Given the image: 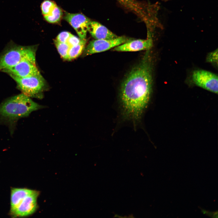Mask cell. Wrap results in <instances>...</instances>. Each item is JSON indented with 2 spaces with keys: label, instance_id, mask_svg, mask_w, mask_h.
<instances>
[{
  "label": "cell",
  "instance_id": "cell-1",
  "mask_svg": "<svg viewBox=\"0 0 218 218\" xmlns=\"http://www.w3.org/2000/svg\"><path fill=\"white\" fill-rule=\"evenodd\" d=\"M152 65L150 50L129 73L123 82L120 97L126 116L140 118L150 99L152 85Z\"/></svg>",
  "mask_w": 218,
  "mask_h": 218
},
{
  "label": "cell",
  "instance_id": "cell-2",
  "mask_svg": "<svg viewBox=\"0 0 218 218\" xmlns=\"http://www.w3.org/2000/svg\"><path fill=\"white\" fill-rule=\"evenodd\" d=\"M42 107L22 93L9 97L0 104V124L7 126L12 135L20 119Z\"/></svg>",
  "mask_w": 218,
  "mask_h": 218
},
{
  "label": "cell",
  "instance_id": "cell-3",
  "mask_svg": "<svg viewBox=\"0 0 218 218\" xmlns=\"http://www.w3.org/2000/svg\"><path fill=\"white\" fill-rule=\"evenodd\" d=\"M39 192L25 188H12L9 215L12 218L25 217L37 210Z\"/></svg>",
  "mask_w": 218,
  "mask_h": 218
},
{
  "label": "cell",
  "instance_id": "cell-4",
  "mask_svg": "<svg viewBox=\"0 0 218 218\" xmlns=\"http://www.w3.org/2000/svg\"><path fill=\"white\" fill-rule=\"evenodd\" d=\"M35 52L33 46H21L12 42L0 55V71L25 60L35 62Z\"/></svg>",
  "mask_w": 218,
  "mask_h": 218
},
{
  "label": "cell",
  "instance_id": "cell-5",
  "mask_svg": "<svg viewBox=\"0 0 218 218\" xmlns=\"http://www.w3.org/2000/svg\"><path fill=\"white\" fill-rule=\"evenodd\" d=\"M16 82L18 88L22 93L30 97L39 98L45 85L40 74L32 76L20 78L8 74Z\"/></svg>",
  "mask_w": 218,
  "mask_h": 218
},
{
  "label": "cell",
  "instance_id": "cell-6",
  "mask_svg": "<svg viewBox=\"0 0 218 218\" xmlns=\"http://www.w3.org/2000/svg\"><path fill=\"white\" fill-rule=\"evenodd\" d=\"M132 39L125 36H118L111 39H95L89 43L85 49V55L105 51Z\"/></svg>",
  "mask_w": 218,
  "mask_h": 218
},
{
  "label": "cell",
  "instance_id": "cell-7",
  "mask_svg": "<svg viewBox=\"0 0 218 218\" xmlns=\"http://www.w3.org/2000/svg\"><path fill=\"white\" fill-rule=\"evenodd\" d=\"M192 80L197 85L213 93H218V76L210 72L204 70L193 71Z\"/></svg>",
  "mask_w": 218,
  "mask_h": 218
},
{
  "label": "cell",
  "instance_id": "cell-8",
  "mask_svg": "<svg viewBox=\"0 0 218 218\" xmlns=\"http://www.w3.org/2000/svg\"><path fill=\"white\" fill-rule=\"evenodd\" d=\"M1 71L20 78H25L40 74L35 62L28 60L21 61L15 65Z\"/></svg>",
  "mask_w": 218,
  "mask_h": 218
},
{
  "label": "cell",
  "instance_id": "cell-9",
  "mask_svg": "<svg viewBox=\"0 0 218 218\" xmlns=\"http://www.w3.org/2000/svg\"><path fill=\"white\" fill-rule=\"evenodd\" d=\"M64 18L74 29L80 38L86 39L89 19L81 14L67 12Z\"/></svg>",
  "mask_w": 218,
  "mask_h": 218
},
{
  "label": "cell",
  "instance_id": "cell-10",
  "mask_svg": "<svg viewBox=\"0 0 218 218\" xmlns=\"http://www.w3.org/2000/svg\"><path fill=\"white\" fill-rule=\"evenodd\" d=\"M151 34H148L146 39L131 40L114 48L117 51H135L150 50L153 46V41Z\"/></svg>",
  "mask_w": 218,
  "mask_h": 218
},
{
  "label": "cell",
  "instance_id": "cell-11",
  "mask_svg": "<svg viewBox=\"0 0 218 218\" xmlns=\"http://www.w3.org/2000/svg\"><path fill=\"white\" fill-rule=\"evenodd\" d=\"M88 31L96 39H111L118 37L100 23L91 20L88 25Z\"/></svg>",
  "mask_w": 218,
  "mask_h": 218
},
{
  "label": "cell",
  "instance_id": "cell-12",
  "mask_svg": "<svg viewBox=\"0 0 218 218\" xmlns=\"http://www.w3.org/2000/svg\"><path fill=\"white\" fill-rule=\"evenodd\" d=\"M86 39H82L77 45L70 47L68 60H71L78 57L82 53L86 43Z\"/></svg>",
  "mask_w": 218,
  "mask_h": 218
},
{
  "label": "cell",
  "instance_id": "cell-13",
  "mask_svg": "<svg viewBox=\"0 0 218 218\" xmlns=\"http://www.w3.org/2000/svg\"><path fill=\"white\" fill-rule=\"evenodd\" d=\"M63 15L61 9L56 5L51 12L48 15L44 16L45 19L48 22L55 23L60 21Z\"/></svg>",
  "mask_w": 218,
  "mask_h": 218
},
{
  "label": "cell",
  "instance_id": "cell-14",
  "mask_svg": "<svg viewBox=\"0 0 218 218\" xmlns=\"http://www.w3.org/2000/svg\"><path fill=\"white\" fill-rule=\"evenodd\" d=\"M54 43L61 57L65 60L68 59V53L70 47L67 43L58 42L55 40Z\"/></svg>",
  "mask_w": 218,
  "mask_h": 218
},
{
  "label": "cell",
  "instance_id": "cell-15",
  "mask_svg": "<svg viewBox=\"0 0 218 218\" xmlns=\"http://www.w3.org/2000/svg\"><path fill=\"white\" fill-rule=\"evenodd\" d=\"M53 2L50 0H45L41 3V8L43 16L48 15L56 5Z\"/></svg>",
  "mask_w": 218,
  "mask_h": 218
},
{
  "label": "cell",
  "instance_id": "cell-16",
  "mask_svg": "<svg viewBox=\"0 0 218 218\" xmlns=\"http://www.w3.org/2000/svg\"><path fill=\"white\" fill-rule=\"evenodd\" d=\"M207 62L214 64L218 63V50L217 49L214 51L208 54L206 58Z\"/></svg>",
  "mask_w": 218,
  "mask_h": 218
},
{
  "label": "cell",
  "instance_id": "cell-17",
  "mask_svg": "<svg viewBox=\"0 0 218 218\" xmlns=\"http://www.w3.org/2000/svg\"><path fill=\"white\" fill-rule=\"evenodd\" d=\"M71 35L68 31H62L58 35L56 40L59 42L67 43L68 39Z\"/></svg>",
  "mask_w": 218,
  "mask_h": 218
},
{
  "label": "cell",
  "instance_id": "cell-18",
  "mask_svg": "<svg viewBox=\"0 0 218 218\" xmlns=\"http://www.w3.org/2000/svg\"><path fill=\"white\" fill-rule=\"evenodd\" d=\"M81 40V38L72 34L68 39L67 43L71 47L78 44Z\"/></svg>",
  "mask_w": 218,
  "mask_h": 218
},
{
  "label": "cell",
  "instance_id": "cell-19",
  "mask_svg": "<svg viewBox=\"0 0 218 218\" xmlns=\"http://www.w3.org/2000/svg\"><path fill=\"white\" fill-rule=\"evenodd\" d=\"M164 0V1H167V0Z\"/></svg>",
  "mask_w": 218,
  "mask_h": 218
}]
</instances>
